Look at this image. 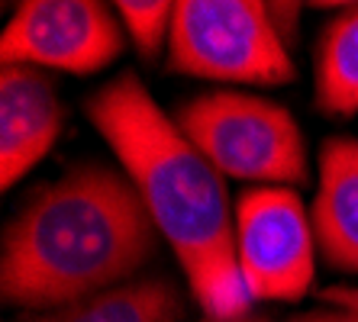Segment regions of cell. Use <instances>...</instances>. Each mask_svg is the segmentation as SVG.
<instances>
[{"label":"cell","instance_id":"cell-1","mask_svg":"<svg viewBox=\"0 0 358 322\" xmlns=\"http://www.w3.org/2000/svg\"><path fill=\"white\" fill-rule=\"evenodd\" d=\"M84 110L171 245L207 319H245L252 297L236 261V210L223 174L133 71L94 91Z\"/></svg>","mask_w":358,"mask_h":322},{"label":"cell","instance_id":"cell-2","mask_svg":"<svg viewBox=\"0 0 358 322\" xmlns=\"http://www.w3.org/2000/svg\"><path fill=\"white\" fill-rule=\"evenodd\" d=\"M159 239L126 171L97 161L68 168L39 184L3 229V300L45 313L136 281Z\"/></svg>","mask_w":358,"mask_h":322},{"label":"cell","instance_id":"cell-3","mask_svg":"<svg viewBox=\"0 0 358 322\" xmlns=\"http://www.w3.org/2000/svg\"><path fill=\"white\" fill-rule=\"evenodd\" d=\"M181 133L223 177L259 187L307 181V142L291 110L242 91H213L187 100Z\"/></svg>","mask_w":358,"mask_h":322},{"label":"cell","instance_id":"cell-4","mask_svg":"<svg viewBox=\"0 0 358 322\" xmlns=\"http://www.w3.org/2000/svg\"><path fill=\"white\" fill-rule=\"evenodd\" d=\"M171 71L217 84H291L297 78L287 39L268 3L181 0L168 42Z\"/></svg>","mask_w":358,"mask_h":322},{"label":"cell","instance_id":"cell-5","mask_svg":"<svg viewBox=\"0 0 358 322\" xmlns=\"http://www.w3.org/2000/svg\"><path fill=\"white\" fill-rule=\"evenodd\" d=\"M313 216L291 187H249L236 200V261L252 300H300L317 274Z\"/></svg>","mask_w":358,"mask_h":322},{"label":"cell","instance_id":"cell-6","mask_svg":"<svg viewBox=\"0 0 358 322\" xmlns=\"http://www.w3.org/2000/svg\"><path fill=\"white\" fill-rule=\"evenodd\" d=\"M123 52L117 10L97 0H26L0 36L3 65L94 75Z\"/></svg>","mask_w":358,"mask_h":322},{"label":"cell","instance_id":"cell-7","mask_svg":"<svg viewBox=\"0 0 358 322\" xmlns=\"http://www.w3.org/2000/svg\"><path fill=\"white\" fill-rule=\"evenodd\" d=\"M65 110L42 68L3 65L0 71V184L10 190L52 152Z\"/></svg>","mask_w":358,"mask_h":322},{"label":"cell","instance_id":"cell-8","mask_svg":"<svg viewBox=\"0 0 358 322\" xmlns=\"http://www.w3.org/2000/svg\"><path fill=\"white\" fill-rule=\"evenodd\" d=\"M310 216L326 265L358 274V139L333 136L320 145V184Z\"/></svg>","mask_w":358,"mask_h":322},{"label":"cell","instance_id":"cell-9","mask_svg":"<svg viewBox=\"0 0 358 322\" xmlns=\"http://www.w3.org/2000/svg\"><path fill=\"white\" fill-rule=\"evenodd\" d=\"M184 300L168 277H136L75 303L29 316L26 322H181Z\"/></svg>","mask_w":358,"mask_h":322},{"label":"cell","instance_id":"cell-10","mask_svg":"<svg viewBox=\"0 0 358 322\" xmlns=\"http://www.w3.org/2000/svg\"><path fill=\"white\" fill-rule=\"evenodd\" d=\"M313 97L326 116L358 113V3L342 7L320 36Z\"/></svg>","mask_w":358,"mask_h":322},{"label":"cell","instance_id":"cell-11","mask_svg":"<svg viewBox=\"0 0 358 322\" xmlns=\"http://www.w3.org/2000/svg\"><path fill=\"white\" fill-rule=\"evenodd\" d=\"M113 10L123 23V33L133 39L142 58H159L162 49L171 42L178 3H168V0H120Z\"/></svg>","mask_w":358,"mask_h":322},{"label":"cell","instance_id":"cell-12","mask_svg":"<svg viewBox=\"0 0 358 322\" xmlns=\"http://www.w3.org/2000/svg\"><path fill=\"white\" fill-rule=\"evenodd\" d=\"M291 322H358V313L355 309H345V306L326 303V306H320V309H310V313L294 316Z\"/></svg>","mask_w":358,"mask_h":322},{"label":"cell","instance_id":"cell-13","mask_svg":"<svg viewBox=\"0 0 358 322\" xmlns=\"http://www.w3.org/2000/svg\"><path fill=\"white\" fill-rule=\"evenodd\" d=\"M320 297H323V303L345 306V309H355L358 313V287H326Z\"/></svg>","mask_w":358,"mask_h":322},{"label":"cell","instance_id":"cell-14","mask_svg":"<svg viewBox=\"0 0 358 322\" xmlns=\"http://www.w3.org/2000/svg\"><path fill=\"white\" fill-rule=\"evenodd\" d=\"M203 322H265V319H252V316H245V319H203Z\"/></svg>","mask_w":358,"mask_h":322}]
</instances>
